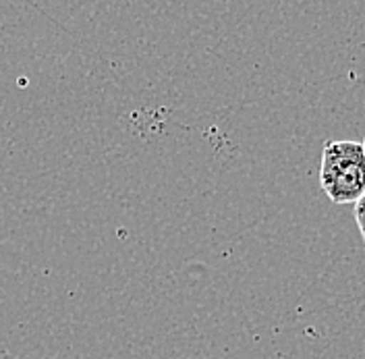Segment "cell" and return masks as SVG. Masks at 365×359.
<instances>
[{"label": "cell", "mask_w": 365, "mask_h": 359, "mask_svg": "<svg viewBox=\"0 0 365 359\" xmlns=\"http://www.w3.org/2000/svg\"><path fill=\"white\" fill-rule=\"evenodd\" d=\"M319 185L334 203H355L365 193L364 143L328 141L319 160Z\"/></svg>", "instance_id": "6da1fadb"}, {"label": "cell", "mask_w": 365, "mask_h": 359, "mask_svg": "<svg viewBox=\"0 0 365 359\" xmlns=\"http://www.w3.org/2000/svg\"><path fill=\"white\" fill-rule=\"evenodd\" d=\"M353 206H355V221H357V226L361 231V237H364L365 243V193Z\"/></svg>", "instance_id": "7a4b0ae2"}, {"label": "cell", "mask_w": 365, "mask_h": 359, "mask_svg": "<svg viewBox=\"0 0 365 359\" xmlns=\"http://www.w3.org/2000/svg\"><path fill=\"white\" fill-rule=\"evenodd\" d=\"M364 152H365V139H364Z\"/></svg>", "instance_id": "3957f363"}]
</instances>
